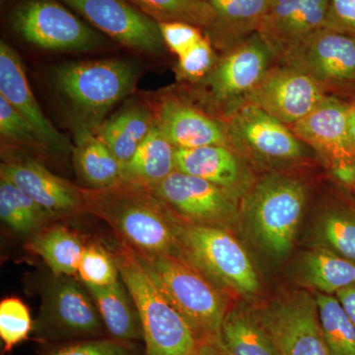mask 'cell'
Masks as SVG:
<instances>
[{"label": "cell", "instance_id": "cell-40", "mask_svg": "<svg viewBox=\"0 0 355 355\" xmlns=\"http://www.w3.org/2000/svg\"><path fill=\"white\" fill-rule=\"evenodd\" d=\"M326 28L355 37V0H330Z\"/></svg>", "mask_w": 355, "mask_h": 355}, {"label": "cell", "instance_id": "cell-43", "mask_svg": "<svg viewBox=\"0 0 355 355\" xmlns=\"http://www.w3.org/2000/svg\"><path fill=\"white\" fill-rule=\"evenodd\" d=\"M3 1V0H1V2Z\"/></svg>", "mask_w": 355, "mask_h": 355}, {"label": "cell", "instance_id": "cell-41", "mask_svg": "<svg viewBox=\"0 0 355 355\" xmlns=\"http://www.w3.org/2000/svg\"><path fill=\"white\" fill-rule=\"evenodd\" d=\"M336 297L340 301L355 329V282L352 286L336 292Z\"/></svg>", "mask_w": 355, "mask_h": 355}, {"label": "cell", "instance_id": "cell-18", "mask_svg": "<svg viewBox=\"0 0 355 355\" xmlns=\"http://www.w3.org/2000/svg\"><path fill=\"white\" fill-rule=\"evenodd\" d=\"M289 128L306 146L316 150L331 169L355 162L349 103L327 95L316 108Z\"/></svg>", "mask_w": 355, "mask_h": 355}, {"label": "cell", "instance_id": "cell-24", "mask_svg": "<svg viewBox=\"0 0 355 355\" xmlns=\"http://www.w3.org/2000/svg\"><path fill=\"white\" fill-rule=\"evenodd\" d=\"M155 123L151 107L144 103L130 102L106 119L96 135L123 166L132 157Z\"/></svg>", "mask_w": 355, "mask_h": 355}, {"label": "cell", "instance_id": "cell-23", "mask_svg": "<svg viewBox=\"0 0 355 355\" xmlns=\"http://www.w3.org/2000/svg\"><path fill=\"white\" fill-rule=\"evenodd\" d=\"M198 355H279L254 313L228 311L214 343Z\"/></svg>", "mask_w": 355, "mask_h": 355}, {"label": "cell", "instance_id": "cell-2", "mask_svg": "<svg viewBox=\"0 0 355 355\" xmlns=\"http://www.w3.org/2000/svg\"><path fill=\"white\" fill-rule=\"evenodd\" d=\"M139 69L128 60H99L60 65L53 83L67 112L74 141L94 135L116 103L135 87Z\"/></svg>", "mask_w": 355, "mask_h": 355}, {"label": "cell", "instance_id": "cell-10", "mask_svg": "<svg viewBox=\"0 0 355 355\" xmlns=\"http://www.w3.org/2000/svg\"><path fill=\"white\" fill-rule=\"evenodd\" d=\"M275 60V53L257 32L224 53L207 76L196 84L202 88L205 103L227 116L244 104Z\"/></svg>", "mask_w": 355, "mask_h": 355}, {"label": "cell", "instance_id": "cell-13", "mask_svg": "<svg viewBox=\"0 0 355 355\" xmlns=\"http://www.w3.org/2000/svg\"><path fill=\"white\" fill-rule=\"evenodd\" d=\"M0 178L27 193L55 220L86 212L79 187L53 174L19 148L2 146Z\"/></svg>", "mask_w": 355, "mask_h": 355}, {"label": "cell", "instance_id": "cell-21", "mask_svg": "<svg viewBox=\"0 0 355 355\" xmlns=\"http://www.w3.org/2000/svg\"><path fill=\"white\" fill-rule=\"evenodd\" d=\"M176 170L210 182L238 198L254 183L246 159L228 146L177 149Z\"/></svg>", "mask_w": 355, "mask_h": 355}, {"label": "cell", "instance_id": "cell-15", "mask_svg": "<svg viewBox=\"0 0 355 355\" xmlns=\"http://www.w3.org/2000/svg\"><path fill=\"white\" fill-rule=\"evenodd\" d=\"M312 77L326 92L355 85V37L320 30L279 60Z\"/></svg>", "mask_w": 355, "mask_h": 355}, {"label": "cell", "instance_id": "cell-19", "mask_svg": "<svg viewBox=\"0 0 355 355\" xmlns=\"http://www.w3.org/2000/svg\"><path fill=\"white\" fill-rule=\"evenodd\" d=\"M0 95L31 123L48 153L67 155L73 151L69 139L44 116L33 94L19 55L4 41L0 42Z\"/></svg>", "mask_w": 355, "mask_h": 355}, {"label": "cell", "instance_id": "cell-9", "mask_svg": "<svg viewBox=\"0 0 355 355\" xmlns=\"http://www.w3.org/2000/svg\"><path fill=\"white\" fill-rule=\"evenodd\" d=\"M9 21L18 36L44 50L91 51L107 44L101 34L57 0H22Z\"/></svg>", "mask_w": 355, "mask_h": 355}, {"label": "cell", "instance_id": "cell-20", "mask_svg": "<svg viewBox=\"0 0 355 355\" xmlns=\"http://www.w3.org/2000/svg\"><path fill=\"white\" fill-rule=\"evenodd\" d=\"M153 109L156 123L177 149L228 146L223 121L173 96L161 98Z\"/></svg>", "mask_w": 355, "mask_h": 355}, {"label": "cell", "instance_id": "cell-7", "mask_svg": "<svg viewBox=\"0 0 355 355\" xmlns=\"http://www.w3.org/2000/svg\"><path fill=\"white\" fill-rule=\"evenodd\" d=\"M32 335L40 342L64 343L110 336L78 277H53L46 284Z\"/></svg>", "mask_w": 355, "mask_h": 355}, {"label": "cell", "instance_id": "cell-36", "mask_svg": "<svg viewBox=\"0 0 355 355\" xmlns=\"http://www.w3.org/2000/svg\"><path fill=\"white\" fill-rule=\"evenodd\" d=\"M34 321L29 308L19 298L7 297L0 302V338L3 352H8L16 345L28 340L32 334Z\"/></svg>", "mask_w": 355, "mask_h": 355}, {"label": "cell", "instance_id": "cell-35", "mask_svg": "<svg viewBox=\"0 0 355 355\" xmlns=\"http://www.w3.org/2000/svg\"><path fill=\"white\" fill-rule=\"evenodd\" d=\"M77 277L85 286L99 287L111 286L121 279L114 254L99 243L85 245Z\"/></svg>", "mask_w": 355, "mask_h": 355}, {"label": "cell", "instance_id": "cell-27", "mask_svg": "<svg viewBox=\"0 0 355 355\" xmlns=\"http://www.w3.org/2000/svg\"><path fill=\"white\" fill-rule=\"evenodd\" d=\"M28 248L44 261L53 277H77L85 244L76 231L49 224L32 236Z\"/></svg>", "mask_w": 355, "mask_h": 355}, {"label": "cell", "instance_id": "cell-26", "mask_svg": "<svg viewBox=\"0 0 355 355\" xmlns=\"http://www.w3.org/2000/svg\"><path fill=\"white\" fill-rule=\"evenodd\" d=\"M177 148L155 123L132 157L121 167V180L140 186H157L176 171Z\"/></svg>", "mask_w": 355, "mask_h": 355}, {"label": "cell", "instance_id": "cell-17", "mask_svg": "<svg viewBox=\"0 0 355 355\" xmlns=\"http://www.w3.org/2000/svg\"><path fill=\"white\" fill-rule=\"evenodd\" d=\"M330 0H270L259 34L282 60L289 51L326 28Z\"/></svg>", "mask_w": 355, "mask_h": 355}, {"label": "cell", "instance_id": "cell-8", "mask_svg": "<svg viewBox=\"0 0 355 355\" xmlns=\"http://www.w3.org/2000/svg\"><path fill=\"white\" fill-rule=\"evenodd\" d=\"M222 121L229 146L247 161L286 167L307 156V146L289 127L251 103H244Z\"/></svg>", "mask_w": 355, "mask_h": 355}, {"label": "cell", "instance_id": "cell-32", "mask_svg": "<svg viewBox=\"0 0 355 355\" xmlns=\"http://www.w3.org/2000/svg\"><path fill=\"white\" fill-rule=\"evenodd\" d=\"M158 23L184 22L205 30L214 11L207 0H128Z\"/></svg>", "mask_w": 355, "mask_h": 355}, {"label": "cell", "instance_id": "cell-5", "mask_svg": "<svg viewBox=\"0 0 355 355\" xmlns=\"http://www.w3.org/2000/svg\"><path fill=\"white\" fill-rule=\"evenodd\" d=\"M121 279L139 310L146 355H198L190 327L159 289L130 248L114 252Z\"/></svg>", "mask_w": 355, "mask_h": 355}, {"label": "cell", "instance_id": "cell-1", "mask_svg": "<svg viewBox=\"0 0 355 355\" xmlns=\"http://www.w3.org/2000/svg\"><path fill=\"white\" fill-rule=\"evenodd\" d=\"M80 190L85 211L104 221L135 254L181 259L183 221L153 188L121 180L108 188Z\"/></svg>", "mask_w": 355, "mask_h": 355}, {"label": "cell", "instance_id": "cell-39", "mask_svg": "<svg viewBox=\"0 0 355 355\" xmlns=\"http://www.w3.org/2000/svg\"><path fill=\"white\" fill-rule=\"evenodd\" d=\"M159 27L166 46L177 55V57L190 50L191 46H195L205 37L202 29L188 23H159Z\"/></svg>", "mask_w": 355, "mask_h": 355}, {"label": "cell", "instance_id": "cell-6", "mask_svg": "<svg viewBox=\"0 0 355 355\" xmlns=\"http://www.w3.org/2000/svg\"><path fill=\"white\" fill-rule=\"evenodd\" d=\"M181 259L222 291L256 295L260 280L245 248L227 229L182 223L179 233Z\"/></svg>", "mask_w": 355, "mask_h": 355}, {"label": "cell", "instance_id": "cell-28", "mask_svg": "<svg viewBox=\"0 0 355 355\" xmlns=\"http://www.w3.org/2000/svg\"><path fill=\"white\" fill-rule=\"evenodd\" d=\"M74 169L84 189L108 188L121 181V166L108 146L90 135L77 142L72 151Z\"/></svg>", "mask_w": 355, "mask_h": 355}, {"label": "cell", "instance_id": "cell-11", "mask_svg": "<svg viewBox=\"0 0 355 355\" xmlns=\"http://www.w3.org/2000/svg\"><path fill=\"white\" fill-rule=\"evenodd\" d=\"M254 315L279 355H331L320 328L316 299L308 292L282 296Z\"/></svg>", "mask_w": 355, "mask_h": 355}, {"label": "cell", "instance_id": "cell-16", "mask_svg": "<svg viewBox=\"0 0 355 355\" xmlns=\"http://www.w3.org/2000/svg\"><path fill=\"white\" fill-rule=\"evenodd\" d=\"M327 95L305 72L282 64L266 72L245 103L256 105L291 128L316 108Z\"/></svg>", "mask_w": 355, "mask_h": 355}, {"label": "cell", "instance_id": "cell-31", "mask_svg": "<svg viewBox=\"0 0 355 355\" xmlns=\"http://www.w3.org/2000/svg\"><path fill=\"white\" fill-rule=\"evenodd\" d=\"M320 328L331 355H355V329L336 296L317 292Z\"/></svg>", "mask_w": 355, "mask_h": 355}, {"label": "cell", "instance_id": "cell-30", "mask_svg": "<svg viewBox=\"0 0 355 355\" xmlns=\"http://www.w3.org/2000/svg\"><path fill=\"white\" fill-rule=\"evenodd\" d=\"M302 277L317 292L333 295L355 282V263L329 250H313L302 261Z\"/></svg>", "mask_w": 355, "mask_h": 355}, {"label": "cell", "instance_id": "cell-3", "mask_svg": "<svg viewBox=\"0 0 355 355\" xmlns=\"http://www.w3.org/2000/svg\"><path fill=\"white\" fill-rule=\"evenodd\" d=\"M307 188L295 178L266 175L243 197V219L257 246L273 260L291 253L307 202Z\"/></svg>", "mask_w": 355, "mask_h": 355}, {"label": "cell", "instance_id": "cell-37", "mask_svg": "<svg viewBox=\"0 0 355 355\" xmlns=\"http://www.w3.org/2000/svg\"><path fill=\"white\" fill-rule=\"evenodd\" d=\"M44 355H146L139 343L123 342L111 336L64 343Z\"/></svg>", "mask_w": 355, "mask_h": 355}, {"label": "cell", "instance_id": "cell-22", "mask_svg": "<svg viewBox=\"0 0 355 355\" xmlns=\"http://www.w3.org/2000/svg\"><path fill=\"white\" fill-rule=\"evenodd\" d=\"M214 18L205 35L214 49L226 53L259 31L270 0H207Z\"/></svg>", "mask_w": 355, "mask_h": 355}, {"label": "cell", "instance_id": "cell-29", "mask_svg": "<svg viewBox=\"0 0 355 355\" xmlns=\"http://www.w3.org/2000/svg\"><path fill=\"white\" fill-rule=\"evenodd\" d=\"M0 217L12 232L34 236L55 220L38 202L15 184L0 178Z\"/></svg>", "mask_w": 355, "mask_h": 355}, {"label": "cell", "instance_id": "cell-4", "mask_svg": "<svg viewBox=\"0 0 355 355\" xmlns=\"http://www.w3.org/2000/svg\"><path fill=\"white\" fill-rule=\"evenodd\" d=\"M137 256L190 327L200 349L214 343L228 312L224 292L183 259L169 254Z\"/></svg>", "mask_w": 355, "mask_h": 355}, {"label": "cell", "instance_id": "cell-33", "mask_svg": "<svg viewBox=\"0 0 355 355\" xmlns=\"http://www.w3.org/2000/svg\"><path fill=\"white\" fill-rule=\"evenodd\" d=\"M324 249L355 263V211L334 207L324 212L318 226Z\"/></svg>", "mask_w": 355, "mask_h": 355}, {"label": "cell", "instance_id": "cell-34", "mask_svg": "<svg viewBox=\"0 0 355 355\" xmlns=\"http://www.w3.org/2000/svg\"><path fill=\"white\" fill-rule=\"evenodd\" d=\"M0 133L4 146L35 153H48L38 133L24 116L0 95Z\"/></svg>", "mask_w": 355, "mask_h": 355}, {"label": "cell", "instance_id": "cell-42", "mask_svg": "<svg viewBox=\"0 0 355 355\" xmlns=\"http://www.w3.org/2000/svg\"><path fill=\"white\" fill-rule=\"evenodd\" d=\"M349 132L355 151V102L349 103Z\"/></svg>", "mask_w": 355, "mask_h": 355}, {"label": "cell", "instance_id": "cell-25", "mask_svg": "<svg viewBox=\"0 0 355 355\" xmlns=\"http://www.w3.org/2000/svg\"><path fill=\"white\" fill-rule=\"evenodd\" d=\"M85 286L111 338L123 342H144L139 310L121 277L111 286Z\"/></svg>", "mask_w": 355, "mask_h": 355}, {"label": "cell", "instance_id": "cell-12", "mask_svg": "<svg viewBox=\"0 0 355 355\" xmlns=\"http://www.w3.org/2000/svg\"><path fill=\"white\" fill-rule=\"evenodd\" d=\"M153 189L184 223L229 230L239 220V198L200 178L176 170Z\"/></svg>", "mask_w": 355, "mask_h": 355}, {"label": "cell", "instance_id": "cell-38", "mask_svg": "<svg viewBox=\"0 0 355 355\" xmlns=\"http://www.w3.org/2000/svg\"><path fill=\"white\" fill-rule=\"evenodd\" d=\"M217 60L216 49L205 36L190 50L178 57V76L191 83H200L211 71Z\"/></svg>", "mask_w": 355, "mask_h": 355}, {"label": "cell", "instance_id": "cell-14", "mask_svg": "<svg viewBox=\"0 0 355 355\" xmlns=\"http://www.w3.org/2000/svg\"><path fill=\"white\" fill-rule=\"evenodd\" d=\"M110 38L132 50L161 55L164 40L159 23L128 0H60Z\"/></svg>", "mask_w": 355, "mask_h": 355}]
</instances>
